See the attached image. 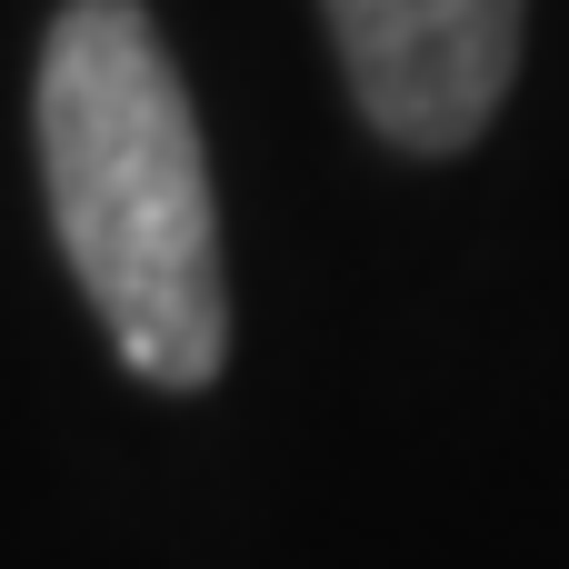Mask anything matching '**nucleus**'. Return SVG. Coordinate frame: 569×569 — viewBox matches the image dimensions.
Returning <instances> with one entry per match:
<instances>
[{"label": "nucleus", "mask_w": 569, "mask_h": 569, "mask_svg": "<svg viewBox=\"0 0 569 569\" xmlns=\"http://www.w3.org/2000/svg\"><path fill=\"white\" fill-rule=\"evenodd\" d=\"M30 150L50 240L100 310L110 350L150 390H210L230 370V260L200 100L150 0H60L30 70Z\"/></svg>", "instance_id": "obj_1"}, {"label": "nucleus", "mask_w": 569, "mask_h": 569, "mask_svg": "<svg viewBox=\"0 0 569 569\" xmlns=\"http://www.w3.org/2000/svg\"><path fill=\"white\" fill-rule=\"evenodd\" d=\"M350 110L400 160H460L490 140L520 80L530 0H320Z\"/></svg>", "instance_id": "obj_2"}]
</instances>
